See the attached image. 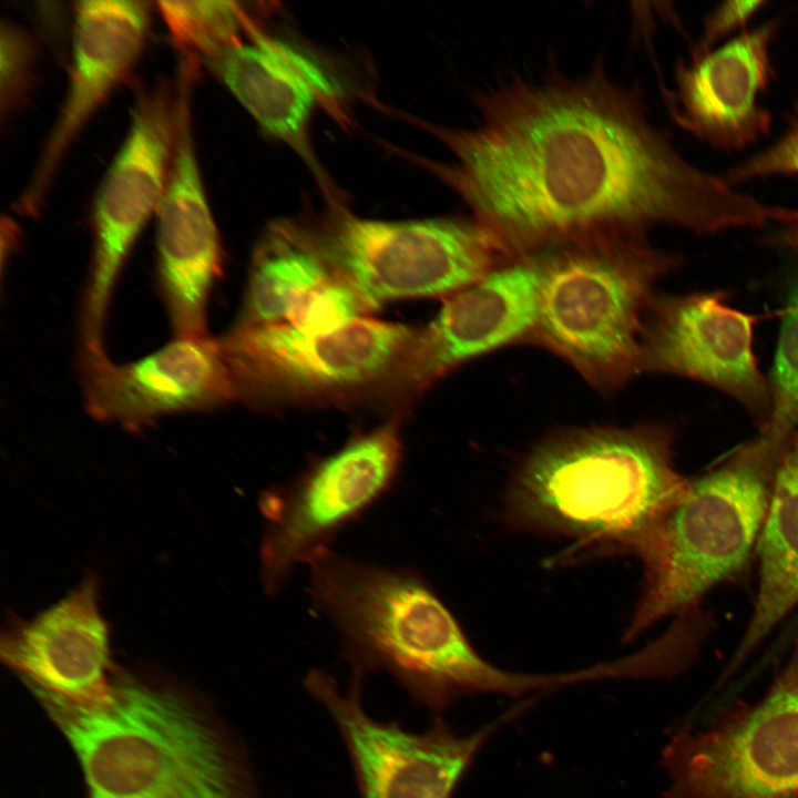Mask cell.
I'll list each match as a JSON object with an SVG mask.
<instances>
[{
    "label": "cell",
    "instance_id": "d4e9b609",
    "mask_svg": "<svg viewBox=\"0 0 798 798\" xmlns=\"http://www.w3.org/2000/svg\"><path fill=\"white\" fill-rule=\"evenodd\" d=\"M368 311L361 298L332 276L301 301L287 324L311 335L329 334L366 317Z\"/></svg>",
    "mask_w": 798,
    "mask_h": 798
},
{
    "label": "cell",
    "instance_id": "603a6c76",
    "mask_svg": "<svg viewBox=\"0 0 798 798\" xmlns=\"http://www.w3.org/2000/svg\"><path fill=\"white\" fill-rule=\"evenodd\" d=\"M157 6L175 44L205 62L238 42V30L246 22L229 1H160Z\"/></svg>",
    "mask_w": 798,
    "mask_h": 798
},
{
    "label": "cell",
    "instance_id": "e0dca14e",
    "mask_svg": "<svg viewBox=\"0 0 798 798\" xmlns=\"http://www.w3.org/2000/svg\"><path fill=\"white\" fill-rule=\"evenodd\" d=\"M0 655L38 697L82 707L105 703L116 672L96 577H85L31 618L11 620L1 635Z\"/></svg>",
    "mask_w": 798,
    "mask_h": 798
},
{
    "label": "cell",
    "instance_id": "4fadbf2b",
    "mask_svg": "<svg viewBox=\"0 0 798 798\" xmlns=\"http://www.w3.org/2000/svg\"><path fill=\"white\" fill-rule=\"evenodd\" d=\"M84 406L98 421L140 431L174 415L203 412L237 400L217 338L174 337L155 351L117 364L80 352Z\"/></svg>",
    "mask_w": 798,
    "mask_h": 798
},
{
    "label": "cell",
    "instance_id": "ba28073f",
    "mask_svg": "<svg viewBox=\"0 0 798 798\" xmlns=\"http://www.w3.org/2000/svg\"><path fill=\"white\" fill-rule=\"evenodd\" d=\"M307 234L332 275L370 311L401 298L447 297L514 260L475 221L339 213Z\"/></svg>",
    "mask_w": 798,
    "mask_h": 798
},
{
    "label": "cell",
    "instance_id": "cb8c5ba5",
    "mask_svg": "<svg viewBox=\"0 0 798 798\" xmlns=\"http://www.w3.org/2000/svg\"><path fill=\"white\" fill-rule=\"evenodd\" d=\"M775 355L770 415L760 437L785 443L798 430V283L788 295Z\"/></svg>",
    "mask_w": 798,
    "mask_h": 798
},
{
    "label": "cell",
    "instance_id": "83f0119b",
    "mask_svg": "<svg viewBox=\"0 0 798 798\" xmlns=\"http://www.w3.org/2000/svg\"><path fill=\"white\" fill-rule=\"evenodd\" d=\"M31 47L14 25L1 27V106L10 109L21 91L30 68Z\"/></svg>",
    "mask_w": 798,
    "mask_h": 798
},
{
    "label": "cell",
    "instance_id": "52a82bcc",
    "mask_svg": "<svg viewBox=\"0 0 798 798\" xmlns=\"http://www.w3.org/2000/svg\"><path fill=\"white\" fill-rule=\"evenodd\" d=\"M417 330L362 317L321 335L288 324L233 326L217 341L237 400L266 407L389 397Z\"/></svg>",
    "mask_w": 798,
    "mask_h": 798
},
{
    "label": "cell",
    "instance_id": "8992f818",
    "mask_svg": "<svg viewBox=\"0 0 798 798\" xmlns=\"http://www.w3.org/2000/svg\"><path fill=\"white\" fill-rule=\"evenodd\" d=\"M785 444L757 437L687 480L636 555L645 584L625 641L666 616H683L746 564L757 546Z\"/></svg>",
    "mask_w": 798,
    "mask_h": 798
},
{
    "label": "cell",
    "instance_id": "8fae6325",
    "mask_svg": "<svg viewBox=\"0 0 798 798\" xmlns=\"http://www.w3.org/2000/svg\"><path fill=\"white\" fill-rule=\"evenodd\" d=\"M178 102L160 86L140 98L130 130L103 177L92 211L93 245L80 306L82 351L105 352L112 296L141 232L162 202L172 164Z\"/></svg>",
    "mask_w": 798,
    "mask_h": 798
},
{
    "label": "cell",
    "instance_id": "5bb4252c",
    "mask_svg": "<svg viewBox=\"0 0 798 798\" xmlns=\"http://www.w3.org/2000/svg\"><path fill=\"white\" fill-rule=\"evenodd\" d=\"M754 318L720 291L656 295L641 340V374L692 378L725 391L760 422L769 418V383L753 349Z\"/></svg>",
    "mask_w": 798,
    "mask_h": 798
},
{
    "label": "cell",
    "instance_id": "6da1fadb",
    "mask_svg": "<svg viewBox=\"0 0 798 798\" xmlns=\"http://www.w3.org/2000/svg\"><path fill=\"white\" fill-rule=\"evenodd\" d=\"M478 106L477 126L440 132L453 161L439 171L513 259L593 237H646L656 225L709 235L784 215L685 160L637 92L602 70L513 80Z\"/></svg>",
    "mask_w": 798,
    "mask_h": 798
},
{
    "label": "cell",
    "instance_id": "2e32d148",
    "mask_svg": "<svg viewBox=\"0 0 798 798\" xmlns=\"http://www.w3.org/2000/svg\"><path fill=\"white\" fill-rule=\"evenodd\" d=\"M178 123L166 188L156 212V286L174 337L208 335L207 309L223 266L218 231L203 186L187 105Z\"/></svg>",
    "mask_w": 798,
    "mask_h": 798
},
{
    "label": "cell",
    "instance_id": "30bf717a",
    "mask_svg": "<svg viewBox=\"0 0 798 798\" xmlns=\"http://www.w3.org/2000/svg\"><path fill=\"white\" fill-rule=\"evenodd\" d=\"M667 798H798V641L766 695L664 751Z\"/></svg>",
    "mask_w": 798,
    "mask_h": 798
},
{
    "label": "cell",
    "instance_id": "f1b7e54d",
    "mask_svg": "<svg viewBox=\"0 0 798 798\" xmlns=\"http://www.w3.org/2000/svg\"><path fill=\"white\" fill-rule=\"evenodd\" d=\"M775 243L798 250V211L796 216L782 224V227L773 236Z\"/></svg>",
    "mask_w": 798,
    "mask_h": 798
},
{
    "label": "cell",
    "instance_id": "9a60e30c",
    "mask_svg": "<svg viewBox=\"0 0 798 798\" xmlns=\"http://www.w3.org/2000/svg\"><path fill=\"white\" fill-rule=\"evenodd\" d=\"M538 266L516 258L449 295L418 329L389 397L420 392L461 365L512 345H529L536 316Z\"/></svg>",
    "mask_w": 798,
    "mask_h": 798
},
{
    "label": "cell",
    "instance_id": "ffe728a7",
    "mask_svg": "<svg viewBox=\"0 0 798 798\" xmlns=\"http://www.w3.org/2000/svg\"><path fill=\"white\" fill-rule=\"evenodd\" d=\"M756 550L758 593L728 673L798 605V430L781 451Z\"/></svg>",
    "mask_w": 798,
    "mask_h": 798
},
{
    "label": "cell",
    "instance_id": "44dd1931",
    "mask_svg": "<svg viewBox=\"0 0 798 798\" xmlns=\"http://www.w3.org/2000/svg\"><path fill=\"white\" fill-rule=\"evenodd\" d=\"M249 30L252 43L238 41L207 63L266 132L307 152L305 133L316 94L276 40Z\"/></svg>",
    "mask_w": 798,
    "mask_h": 798
},
{
    "label": "cell",
    "instance_id": "5b68a950",
    "mask_svg": "<svg viewBox=\"0 0 798 798\" xmlns=\"http://www.w3.org/2000/svg\"><path fill=\"white\" fill-rule=\"evenodd\" d=\"M536 316L529 345L612 393L641 374V340L656 284L676 258L645 236H602L536 254Z\"/></svg>",
    "mask_w": 798,
    "mask_h": 798
},
{
    "label": "cell",
    "instance_id": "f546056e",
    "mask_svg": "<svg viewBox=\"0 0 798 798\" xmlns=\"http://www.w3.org/2000/svg\"><path fill=\"white\" fill-rule=\"evenodd\" d=\"M797 622H798V620H797Z\"/></svg>",
    "mask_w": 798,
    "mask_h": 798
},
{
    "label": "cell",
    "instance_id": "ac0fdd59",
    "mask_svg": "<svg viewBox=\"0 0 798 798\" xmlns=\"http://www.w3.org/2000/svg\"><path fill=\"white\" fill-rule=\"evenodd\" d=\"M780 24V18L770 19L700 58L679 61L674 90L665 91L677 125L724 151L767 135L773 115L759 98L774 78L771 44Z\"/></svg>",
    "mask_w": 798,
    "mask_h": 798
},
{
    "label": "cell",
    "instance_id": "7c38bea8",
    "mask_svg": "<svg viewBox=\"0 0 798 798\" xmlns=\"http://www.w3.org/2000/svg\"><path fill=\"white\" fill-rule=\"evenodd\" d=\"M365 676L352 673L347 692L329 674L313 668L304 686L335 722L347 748L360 798H451L487 738L531 704L525 700L470 735L456 734L436 717L412 733L398 722H379L361 700Z\"/></svg>",
    "mask_w": 798,
    "mask_h": 798
},
{
    "label": "cell",
    "instance_id": "9c48e42d",
    "mask_svg": "<svg viewBox=\"0 0 798 798\" xmlns=\"http://www.w3.org/2000/svg\"><path fill=\"white\" fill-rule=\"evenodd\" d=\"M402 460L399 418L355 436L259 500L265 530L260 579L277 595L293 572L319 553L393 485Z\"/></svg>",
    "mask_w": 798,
    "mask_h": 798
},
{
    "label": "cell",
    "instance_id": "d6986e66",
    "mask_svg": "<svg viewBox=\"0 0 798 798\" xmlns=\"http://www.w3.org/2000/svg\"><path fill=\"white\" fill-rule=\"evenodd\" d=\"M142 1H79L74 9L72 65L62 108L18 207L34 213L63 156L95 111L136 62L149 29Z\"/></svg>",
    "mask_w": 798,
    "mask_h": 798
},
{
    "label": "cell",
    "instance_id": "4316f807",
    "mask_svg": "<svg viewBox=\"0 0 798 798\" xmlns=\"http://www.w3.org/2000/svg\"><path fill=\"white\" fill-rule=\"evenodd\" d=\"M765 3L766 1L761 0H734L720 3L705 19L703 31L690 50L689 59L707 54L724 38L746 27Z\"/></svg>",
    "mask_w": 798,
    "mask_h": 798
},
{
    "label": "cell",
    "instance_id": "277c9868",
    "mask_svg": "<svg viewBox=\"0 0 798 798\" xmlns=\"http://www.w3.org/2000/svg\"><path fill=\"white\" fill-rule=\"evenodd\" d=\"M39 699L79 759L88 798H260L237 741L176 686L116 672L103 704Z\"/></svg>",
    "mask_w": 798,
    "mask_h": 798
},
{
    "label": "cell",
    "instance_id": "484cf974",
    "mask_svg": "<svg viewBox=\"0 0 798 798\" xmlns=\"http://www.w3.org/2000/svg\"><path fill=\"white\" fill-rule=\"evenodd\" d=\"M777 175H798V109L777 141L733 167L726 180L734 185Z\"/></svg>",
    "mask_w": 798,
    "mask_h": 798
},
{
    "label": "cell",
    "instance_id": "7402d4cb",
    "mask_svg": "<svg viewBox=\"0 0 798 798\" xmlns=\"http://www.w3.org/2000/svg\"><path fill=\"white\" fill-rule=\"evenodd\" d=\"M332 276L306 231L274 227L255 249L233 326L287 324L301 301Z\"/></svg>",
    "mask_w": 798,
    "mask_h": 798
},
{
    "label": "cell",
    "instance_id": "3957f363",
    "mask_svg": "<svg viewBox=\"0 0 798 798\" xmlns=\"http://www.w3.org/2000/svg\"><path fill=\"white\" fill-rule=\"evenodd\" d=\"M668 426L560 429L523 457L505 513L515 526L573 541L576 553L637 555L688 479L674 463Z\"/></svg>",
    "mask_w": 798,
    "mask_h": 798
},
{
    "label": "cell",
    "instance_id": "7a4b0ae2",
    "mask_svg": "<svg viewBox=\"0 0 798 798\" xmlns=\"http://www.w3.org/2000/svg\"><path fill=\"white\" fill-rule=\"evenodd\" d=\"M313 605L334 626L352 672H385L439 713L460 697L518 696L549 677L502 671L471 645L451 611L416 571L326 550L309 564Z\"/></svg>",
    "mask_w": 798,
    "mask_h": 798
}]
</instances>
